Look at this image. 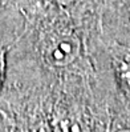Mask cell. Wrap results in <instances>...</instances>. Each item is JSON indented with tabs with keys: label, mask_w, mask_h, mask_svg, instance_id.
<instances>
[{
	"label": "cell",
	"mask_w": 130,
	"mask_h": 132,
	"mask_svg": "<svg viewBox=\"0 0 130 132\" xmlns=\"http://www.w3.org/2000/svg\"><path fill=\"white\" fill-rule=\"evenodd\" d=\"M4 69H5V51L3 47H0V85H2L3 81Z\"/></svg>",
	"instance_id": "obj_3"
},
{
	"label": "cell",
	"mask_w": 130,
	"mask_h": 132,
	"mask_svg": "<svg viewBox=\"0 0 130 132\" xmlns=\"http://www.w3.org/2000/svg\"><path fill=\"white\" fill-rule=\"evenodd\" d=\"M55 132H89V129L77 116L61 115L55 121Z\"/></svg>",
	"instance_id": "obj_2"
},
{
	"label": "cell",
	"mask_w": 130,
	"mask_h": 132,
	"mask_svg": "<svg viewBox=\"0 0 130 132\" xmlns=\"http://www.w3.org/2000/svg\"><path fill=\"white\" fill-rule=\"evenodd\" d=\"M78 43L73 37H61L47 51V59L52 65L64 67L77 57Z\"/></svg>",
	"instance_id": "obj_1"
},
{
	"label": "cell",
	"mask_w": 130,
	"mask_h": 132,
	"mask_svg": "<svg viewBox=\"0 0 130 132\" xmlns=\"http://www.w3.org/2000/svg\"><path fill=\"white\" fill-rule=\"evenodd\" d=\"M118 132H130V129H122V131H118Z\"/></svg>",
	"instance_id": "obj_6"
},
{
	"label": "cell",
	"mask_w": 130,
	"mask_h": 132,
	"mask_svg": "<svg viewBox=\"0 0 130 132\" xmlns=\"http://www.w3.org/2000/svg\"><path fill=\"white\" fill-rule=\"evenodd\" d=\"M29 132H48V128L43 121H36L29 127Z\"/></svg>",
	"instance_id": "obj_4"
},
{
	"label": "cell",
	"mask_w": 130,
	"mask_h": 132,
	"mask_svg": "<svg viewBox=\"0 0 130 132\" xmlns=\"http://www.w3.org/2000/svg\"><path fill=\"white\" fill-rule=\"evenodd\" d=\"M122 77L125 79V81H126V84L129 85V88H130V65H126L125 68H124V72H122Z\"/></svg>",
	"instance_id": "obj_5"
},
{
	"label": "cell",
	"mask_w": 130,
	"mask_h": 132,
	"mask_svg": "<svg viewBox=\"0 0 130 132\" xmlns=\"http://www.w3.org/2000/svg\"><path fill=\"white\" fill-rule=\"evenodd\" d=\"M66 2H68V0H66Z\"/></svg>",
	"instance_id": "obj_7"
}]
</instances>
